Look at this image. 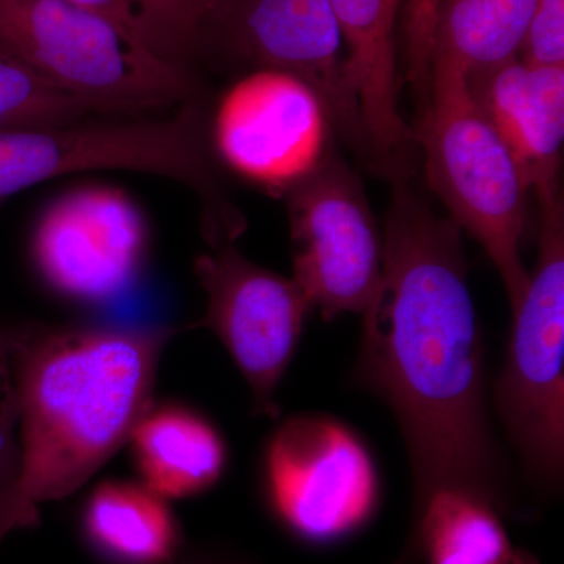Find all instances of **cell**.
<instances>
[{
    "label": "cell",
    "instance_id": "obj_1",
    "mask_svg": "<svg viewBox=\"0 0 564 564\" xmlns=\"http://www.w3.org/2000/svg\"><path fill=\"white\" fill-rule=\"evenodd\" d=\"M462 229L404 180L392 182L383 272L362 314L356 377L391 406L410 454L414 510L464 489L507 510L486 411L484 344Z\"/></svg>",
    "mask_w": 564,
    "mask_h": 564
},
{
    "label": "cell",
    "instance_id": "obj_2",
    "mask_svg": "<svg viewBox=\"0 0 564 564\" xmlns=\"http://www.w3.org/2000/svg\"><path fill=\"white\" fill-rule=\"evenodd\" d=\"M176 329L69 326L7 333L18 400V484L33 505L63 499L118 454L151 406Z\"/></svg>",
    "mask_w": 564,
    "mask_h": 564
},
{
    "label": "cell",
    "instance_id": "obj_3",
    "mask_svg": "<svg viewBox=\"0 0 564 564\" xmlns=\"http://www.w3.org/2000/svg\"><path fill=\"white\" fill-rule=\"evenodd\" d=\"M425 99L414 141L426 181L448 218L489 256L514 311L530 282L522 242L532 192L524 173L462 74L430 70Z\"/></svg>",
    "mask_w": 564,
    "mask_h": 564
},
{
    "label": "cell",
    "instance_id": "obj_4",
    "mask_svg": "<svg viewBox=\"0 0 564 564\" xmlns=\"http://www.w3.org/2000/svg\"><path fill=\"white\" fill-rule=\"evenodd\" d=\"M98 170L158 174L187 185L202 202L210 245L234 242L243 232V215L212 166L195 101L169 120L0 129V206L41 182Z\"/></svg>",
    "mask_w": 564,
    "mask_h": 564
},
{
    "label": "cell",
    "instance_id": "obj_5",
    "mask_svg": "<svg viewBox=\"0 0 564 564\" xmlns=\"http://www.w3.org/2000/svg\"><path fill=\"white\" fill-rule=\"evenodd\" d=\"M0 54L121 113L195 101L199 85L98 11L68 0H0Z\"/></svg>",
    "mask_w": 564,
    "mask_h": 564
},
{
    "label": "cell",
    "instance_id": "obj_6",
    "mask_svg": "<svg viewBox=\"0 0 564 564\" xmlns=\"http://www.w3.org/2000/svg\"><path fill=\"white\" fill-rule=\"evenodd\" d=\"M540 254L513 311L496 406L536 481L558 485L564 463V214L562 196L540 203Z\"/></svg>",
    "mask_w": 564,
    "mask_h": 564
},
{
    "label": "cell",
    "instance_id": "obj_7",
    "mask_svg": "<svg viewBox=\"0 0 564 564\" xmlns=\"http://www.w3.org/2000/svg\"><path fill=\"white\" fill-rule=\"evenodd\" d=\"M336 133L328 107L306 82L254 68L223 91L209 144L234 174L288 198L332 158Z\"/></svg>",
    "mask_w": 564,
    "mask_h": 564
},
{
    "label": "cell",
    "instance_id": "obj_8",
    "mask_svg": "<svg viewBox=\"0 0 564 564\" xmlns=\"http://www.w3.org/2000/svg\"><path fill=\"white\" fill-rule=\"evenodd\" d=\"M293 280L326 318L364 314L383 272L384 237L364 185L333 154L288 195Z\"/></svg>",
    "mask_w": 564,
    "mask_h": 564
},
{
    "label": "cell",
    "instance_id": "obj_9",
    "mask_svg": "<svg viewBox=\"0 0 564 564\" xmlns=\"http://www.w3.org/2000/svg\"><path fill=\"white\" fill-rule=\"evenodd\" d=\"M265 488L282 525L323 544L361 529L378 502V478L361 441L326 415L288 419L270 437Z\"/></svg>",
    "mask_w": 564,
    "mask_h": 564
},
{
    "label": "cell",
    "instance_id": "obj_10",
    "mask_svg": "<svg viewBox=\"0 0 564 564\" xmlns=\"http://www.w3.org/2000/svg\"><path fill=\"white\" fill-rule=\"evenodd\" d=\"M195 261L207 295L199 325L210 329L250 384L256 413L276 415L274 392L291 364L314 307L293 278L245 258L234 242L215 245Z\"/></svg>",
    "mask_w": 564,
    "mask_h": 564
},
{
    "label": "cell",
    "instance_id": "obj_11",
    "mask_svg": "<svg viewBox=\"0 0 564 564\" xmlns=\"http://www.w3.org/2000/svg\"><path fill=\"white\" fill-rule=\"evenodd\" d=\"M41 280L69 302L106 304L139 280L148 228L131 196L111 185H85L58 196L32 236Z\"/></svg>",
    "mask_w": 564,
    "mask_h": 564
},
{
    "label": "cell",
    "instance_id": "obj_12",
    "mask_svg": "<svg viewBox=\"0 0 564 564\" xmlns=\"http://www.w3.org/2000/svg\"><path fill=\"white\" fill-rule=\"evenodd\" d=\"M207 21L218 24L226 50L240 61L284 70L313 87L336 132L367 159L347 46L328 0H223Z\"/></svg>",
    "mask_w": 564,
    "mask_h": 564
},
{
    "label": "cell",
    "instance_id": "obj_13",
    "mask_svg": "<svg viewBox=\"0 0 564 564\" xmlns=\"http://www.w3.org/2000/svg\"><path fill=\"white\" fill-rule=\"evenodd\" d=\"M467 87L510 148L538 203L560 196L564 66H533L518 57L467 77Z\"/></svg>",
    "mask_w": 564,
    "mask_h": 564
},
{
    "label": "cell",
    "instance_id": "obj_14",
    "mask_svg": "<svg viewBox=\"0 0 564 564\" xmlns=\"http://www.w3.org/2000/svg\"><path fill=\"white\" fill-rule=\"evenodd\" d=\"M347 46L348 73L359 99L367 161L391 180L410 169L414 129L400 109L395 20L402 0H328Z\"/></svg>",
    "mask_w": 564,
    "mask_h": 564
},
{
    "label": "cell",
    "instance_id": "obj_15",
    "mask_svg": "<svg viewBox=\"0 0 564 564\" xmlns=\"http://www.w3.org/2000/svg\"><path fill=\"white\" fill-rule=\"evenodd\" d=\"M128 444L141 484L169 502L209 491L228 464V448L214 423L177 403H151Z\"/></svg>",
    "mask_w": 564,
    "mask_h": 564
},
{
    "label": "cell",
    "instance_id": "obj_16",
    "mask_svg": "<svg viewBox=\"0 0 564 564\" xmlns=\"http://www.w3.org/2000/svg\"><path fill=\"white\" fill-rule=\"evenodd\" d=\"M82 540L104 564H172L184 551L180 521L143 484L101 481L79 516Z\"/></svg>",
    "mask_w": 564,
    "mask_h": 564
},
{
    "label": "cell",
    "instance_id": "obj_17",
    "mask_svg": "<svg viewBox=\"0 0 564 564\" xmlns=\"http://www.w3.org/2000/svg\"><path fill=\"white\" fill-rule=\"evenodd\" d=\"M496 505L464 489H441L414 510L406 551L395 564H541L516 547Z\"/></svg>",
    "mask_w": 564,
    "mask_h": 564
},
{
    "label": "cell",
    "instance_id": "obj_18",
    "mask_svg": "<svg viewBox=\"0 0 564 564\" xmlns=\"http://www.w3.org/2000/svg\"><path fill=\"white\" fill-rule=\"evenodd\" d=\"M538 0H437L430 70L470 77L514 61Z\"/></svg>",
    "mask_w": 564,
    "mask_h": 564
},
{
    "label": "cell",
    "instance_id": "obj_19",
    "mask_svg": "<svg viewBox=\"0 0 564 564\" xmlns=\"http://www.w3.org/2000/svg\"><path fill=\"white\" fill-rule=\"evenodd\" d=\"M95 113H121L109 104L73 95L0 54V129L73 124Z\"/></svg>",
    "mask_w": 564,
    "mask_h": 564
},
{
    "label": "cell",
    "instance_id": "obj_20",
    "mask_svg": "<svg viewBox=\"0 0 564 564\" xmlns=\"http://www.w3.org/2000/svg\"><path fill=\"white\" fill-rule=\"evenodd\" d=\"M150 50L182 65L203 29L202 0H122ZM184 66V65H182Z\"/></svg>",
    "mask_w": 564,
    "mask_h": 564
},
{
    "label": "cell",
    "instance_id": "obj_21",
    "mask_svg": "<svg viewBox=\"0 0 564 564\" xmlns=\"http://www.w3.org/2000/svg\"><path fill=\"white\" fill-rule=\"evenodd\" d=\"M519 58L533 66H564V0H538Z\"/></svg>",
    "mask_w": 564,
    "mask_h": 564
},
{
    "label": "cell",
    "instance_id": "obj_22",
    "mask_svg": "<svg viewBox=\"0 0 564 564\" xmlns=\"http://www.w3.org/2000/svg\"><path fill=\"white\" fill-rule=\"evenodd\" d=\"M20 474L18 400L9 337L0 329V478Z\"/></svg>",
    "mask_w": 564,
    "mask_h": 564
},
{
    "label": "cell",
    "instance_id": "obj_23",
    "mask_svg": "<svg viewBox=\"0 0 564 564\" xmlns=\"http://www.w3.org/2000/svg\"><path fill=\"white\" fill-rule=\"evenodd\" d=\"M39 521V507L22 494L18 475L0 478V544L17 530L29 529Z\"/></svg>",
    "mask_w": 564,
    "mask_h": 564
},
{
    "label": "cell",
    "instance_id": "obj_24",
    "mask_svg": "<svg viewBox=\"0 0 564 564\" xmlns=\"http://www.w3.org/2000/svg\"><path fill=\"white\" fill-rule=\"evenodd\" d=\"M68 2L85 7V9L88 10L98 11V13L110 18V20H113L117 24H120L121 28H124L126 31L133 33L137 39L141 40L140 33L135 28V22H133L131 14H129L128 9H126L124 3H122V0H68Z\"/></svg>",
    "mask_w": 564,
    "mask_h": 564
},
{
    "label": "cell",
    "instance_id": "obj_25",
    "mask_svg": "<svg viewBox=\"0 0 564 564\" xmlns=\"http://www.w3.org/2000/svg\"><path fill=\"white\" fill-rule=\"evenodd\" d=\"M172 564H240L226 556L206 554V552H185L177 556Z\"/></svg>",
    "mask_w": 564,
    "mask_h": 564
},
{
    "label": "cell",
    "instance_id": "obj_26",
    "mask_svg": "<svg viewBox=\"0 0 564 564\" xmlns=\"http://www.w3.org/2000/svg\"><path fill=\"white\" fill-rule=\"evenodd\" d=\"M221 2L223 0H202L204 22H206L207 18H209L210 14L214 13L215 10H217V7L220 6Z\"/></svg>",
    "mask_w": 564,
    "mask_h": 564
}]
</instances>
